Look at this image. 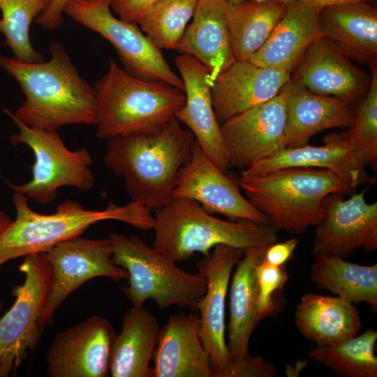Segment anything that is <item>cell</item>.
Listing matches in <instances>:
<instances>
[{
	"instance_id": "cell-1",
	"label": "cell",
	"mask_w": 377,
	"mask_h": 377,
	"mask_svg": "<svg viewBox=\"0 0 377 377\" xmlns=\"http://www.w3.org/2000/svg\"><path fill=\"white\" fill-rule=\"evenodd\" d=\"M47 62L29 63L0 55V68L20 84L25 99L11 113L12 119L27 126L57 131L68 124L97 123L94 87L79 73L64 46L50 45Z\"/></svg>"
},
{
	"instance_id": "cell-2",
	"label": "cell",
	"mask_w": 377,
	"mask_h": 377,
	"mask_svg": "<svg viewBox=\"0 0 377 377\" xmlns=\"http://www.w3.org/2000/svg\"><path fill=\"white\" fill-rule=\"evenodd\" d=\"M195 142L193 133L173 117L148 130L107 140L104 163L123 177L132 201L156 210L172 198Z\"/></svg>"
},
{
	"instance_id": "cell-3",
	"label": "cell",
	"mask_w": 377,
	"mask_h": 377,
	"mask_svg": "<svg viewBox=\"0 0 377 377\" xmlns=\"http://www.w3.org/2000/svg\"><path fill=\"white\" fill-rule=\"evenodd\" d=\"M13 200L16 218L0 235V266L30 253H45L101 221L117 220L145 230L152 229L154 223L149 209L134 201L119 206L110 200L105 209L93 210L67 199L54 213L43 214L34 211L20 191L14 192Z\"/></svg>"
},
{
	"instance_id": "cell-4",
	"label": "cell",
	"mask_w": 377,
	"mask_h": 377,
	"mask_svg": "<svg viewBox=\"0 0 377 377\" xmlns=\"http://www.w3.org/2000/svg\"><path fill=\"white\" fill-rule=\"evenodd\" d=\"M239 186L252 205L264 214L278 231L299 235L325 217L323 199L332 193L353 188L324 168L289 167L261 175H241Z\"/></svg>"
},
{
	"instance_id": "cell-5",
	"label": "cell",
	"mask_w": 377,
	"mask_h": 377,
	"mask_svg": "<svg viewBox=\"0 0 377 377\" xmlns=\"http://www.w3.org/2000/svg\"><path fill=\"white\" fill-rule=\"evenodd\" d=\"M152 229L153 246L175 263L187 261L197 252L207 255L219 244L244 251L278 241V230L271 225L224 221L212 216L198 202L184 198H172L156 209Z\"/></svg>"
},
{
	"instance_id": "cell-6",
	"label": "cell",
	"mask_w": 377,
	"mask_h": 377,
	"mask_svg": "<svg viewBox=\"0 0 377 377\" xmlns=\"http://www.w3.org/2000/svg\"><path fill=\"white\" fill-rule=\"evenodd\" d=\"M96 136L108 140L161 125L184 105V91L161 82L139 79L113 60L94 87Z\"/></svg>"
},
{
	"instance_id": "cell-7",
	"label": "cell",
	"mask_w": 377,
	"mask_h": 377,
	"mask_svg": "<svg viewBox=\"0 0 377 377\" xmlns=\"http://www.w3.org/2000/svg\"><path fill=\"white\" fill-rule=\"evenodd\" d=\"M109 238L114 264L128 272V285L121 290L133 307L142 306L151 299L159 309L176 305L197 311L207 290L204 275L184 271L138 236L112 232Z\"/></svg>"
},
{
	"instance_id": "cell-8",
	"label": "cell",
	"mask_w": 377,
	"mask_h": 377,
	"mask_svg": "<svg viewBox=\"0 0 377 377\" xmlns=\"http://www.w3.org/2000/svg\"><path fill=\"white\" fill-rule=\"evenodd\" d=\"M19 270L24 281L13 288L15 301L0 318V377L16 376L28 351L37 347L43 330L41 315L52 288V267L43 253L24 256Z\"/></svg>"
},
{
	"instance_id": "cell-9",
	"label": "cell",
	"mask_w": 377,
	"mask_h": 377,
	"mask_svg": "<svg viewBox=\"0 0 377 377\" xmlns=\"http://www.w3.org/2000/svg\"><path fill=\"white\" fill-rule=\"evenodd\" d=\"M13 121L18 131L10 136L11 143L27 145L32 150L35 160L31 179L21 185L8 183L11 189L46 205L57 198L58 189L62 186H71L83 191L93 188L95 178L90 169L93 160L87 149L71 151L57 131L31 128Z\"/></svg>"
},
{
	"instance_id": "cell-10",
	"label": "cell",
	"mask_w": 377,
	"mask_h": 377,
	"mask_svg": "<svg viewBox=\"0 0 377 377\" xmlns=\"http://www.w3.org/2000/svg\"><path fill=\"white\" fill-rule=\"evenodd\" d=\"M112 0L68 3L64 13L87 29L99 34L116 50L124 70L139 79L161 82L184 91V84L170 68L162 52L135 23L116 18Z\"/></svg>"
},
{
	"instance_id": "cell-11",
	"label": "cell",
	"mask_w": 377,
	"mask_h": 377,
	"mask_svg": "<svg viewBox=\"0 0 377 377\" xmlns=\"http://www.w3.org/2000/svg\"><path fill=\"white\" fill-rule=\"evenodd\" d=\"M43 253L52 271L51 291L40 318L43 328L52 323L57 309L86 281L98 276L109 277L116 283L128 279V272L113 261L109 237L93 239L78 236Z\"/></svg>"
},
{
	"instance_id": "cell-12",
	"label": "cell",
	"mask_w": 377,
	"mask_h": 377,
	"mask_svg": "<svg viewBox=\"0 0 377 377\" xmlns=\"http://www.w3.org/2000/svg\"><path fill=\"white\" fill-rule=\"evenodd\" d=\"M286 101L283 90L272 98L222 123L230 167L245 170L286 149Z\"/></svg>"
},
{
	"instance_id": "cell-13",
	"label": "cell",
	"mask_w": 377,
	"mask_h": 377,
	"mask_svg": "<svg viewBox=\"0 0 377 377\" xmlns=\"http://www.w3.org/2000/svg\"><path fill=\"white\" fill-rule=\"evenodd\" d=\"M242 250L219 244L196 263L198 272L207 281L205 294L197 304L199 334L209 353L213 377H230L232 359L225 338V303L230 277Z\"/></svg>"
},
{
	"instance_id": "cell-14",
	"label": "cell",
	"mask_w": 377,
	"mask_h": 377,
	"mask_svg": "<svg viewBox=\"0 0 377 377\" xmlns=\"http://www.w3.org/2000/svg\"><path fill=\"white\" fill-rule=\"evenodd\" d=\"M365 192L344 199L332 193L323 201L324 219L316 226L312 254L324 253L346 259L358 250L377 249V202L367 203Z\"/></svg>"
},
{
	"instance_id": "cell-15",
	"label": "cell",
	"mask_w": 377,
	"mask_h": 377,
	"mask_svg": "<svg viewBox=\"0 0 377 377\" xmlns=\"http://www.w3.org/2000/svg\"><path fill=\"white\" fill-rule=\"evenodd\" d=\"M116 332L93 315L57 334L45 355L50 377H108Z\"/></svg>"
},
{
	"instance_id": "cell-16",
	"label": "cell",
	"mask_w": 377,
	"mask_h": 377,
	"mask_svg": "<svg viewBox=\"0 0 377 377\" xmlns=\"http://www.w3.org/2000/svg\"><path fill=\"white\" fill-rule=\"evenodd\" d=\"M371 80V75L355 65L334 42L318 37L300 59L290 82L352 106L366 96Z\"/></svg>"
},
{
	"instance_id": "cell-17",
	"label": "cell",
	"mask_w": 377,
	"mask_h": 377,
	"mask_svg": "<svg viewBox=\"0 0 377 377\" xmlns=\"http://www.w3.org/2000/svg\"><path fill=\"white\" fill-rule=\"evenodd\" d=\"M172 198L194 200L208 213L223 214L232 221L270 225L268 218L242 195L196 140L190 161L180 170Z\"/></svg>"
},
{
	"instance_id": "cell-18",
	"label": "cell",
	"mask_w": 377,
	"mask_h": 377,
	"mask_svg": "<svg viewBox=\"0 0 377 377\" xmlns=\"http://www.w3.org/2000/svg\"><path fill=\"white\" fill-rule=\"evenodd\" d=\"M175 66L184 84L186 100L175 118L193 133L208 158L226 173L230 167L223 138L212 105L207 68L191 55L179 54Z\"/></svg>"
},
{
	"instance_id": "cell-19",
	"label": "cell",
	"mask_w": 377,
	"mask_h": 377,
	"mask_svg": "<svg viewBox=\"0 0 377 377\" xmlns=\"http://www.w3.org/2000/svg\"><path fill=\"white\" fill-rule=\"evenodd\" d=\"M290 73L260 67L249 60L234 61L213 82L211 95L221 125L229 118L274 97Z\"/></svg>"
},
{
	"instance_id": "cell-20",
	"label": "cell",
	"mask_w": 377,
	"mask_h": 377,
	"mask_svg": "<svg viewBox=\"0 0 377 377\" xmlns=\"http://www.w3.org/2000/svg\"><path fill=\"white\" fill-rule=\"evenodd\" d=\"M198 313L170 315L160 329L152 377H213L209 353L199 334Z\"/></svg>"
},
{
	"instance_id": "cell-21",
	"label": "cell",
	"mask_w": 377,
	"mask_h": 377,
	"mask_svg": "<svg viewBox=\"0 0 377 377\" xmlns=\"http://www.w3.org/2000/svg\"><path fill=\"white\" fill-rule=\"evenodd\" d=\"M226 0H197L191 23L174 50L193 56L208 70V82L234 61Z\"/></svg>"
},
{
	"instance_id": "cell-22",
	"label": "cell",
	"mask_w": 377,
	"mask_h": 377,
	"mask_svg": "<svg viewBox=\"0 0 377 377\" xmlns=\"http://www.w3.org/2000/svg\"><path fill=\"white\" fill-rule=\"evenodd\" d=\"M320 147L304 145L287 148L243 170L241 175H261L289 167L327 169L353 189L366 179L367 166L360 155L341 133L327 134Z\"/></svg>"
},
{
	"instance_id": "cell-23",
	"label": "cell",
	"mask_w": 377,
	"mask_h": 377,
	"mask_svg": "<svg viewBox=\"0 0 377 377\" xmlns=\"http://www.w3.org/2000/svg\"><path fill=\"white\" fill-rule=\"evenodd\" d=\"M320 37L334 42L352 61L377 66V7L370 0L323 7Z\"/></svg>"
},
{
	"instance_id": "cell-24",
	"label": "cell",
	"mask_w": 377,
	"mask_h": 377,
	"mask_svg": "<svg viewBox=\"0 0 377 377\" xmlns=\"http://www.w3.org/2000/svg\"><path fill=\"white\" fill-rule=\"evenodd\" d=\"M286 101V149L304 146L332 128L352 126L355 111L346 102L313 93L290 81L283 87Z\"/></svg>"
},
{
	"instance_id": "cell-25",
	"label": "cell",
	"mask_w": 377,
	"mask_h": 377,
	"mask_svg": "<svg viewBox=\"0 0 377 377\" xmlns=\"http://www.w3.org/2000/svg\"><path fill=\"white\" fill-rule=\"evenodd\" d=\"M320 9L302 0L289 3L265 43L249 61L260 67L291 73L306 50L320 37Z\"/></svg>"
},
{
	"instance_id": "cell-26",
	"label": "cell",
	"mask_w": 377,
	"mask_h": 377,
	"mask_svg": "<svg viewBox=\"0 0 377 377\" xmlns=\"http://www.w3.org/2000/svg\"><path fill=\"white\" fill-rule=\"evenodd\" d=\"M269 246H255L244 251L243 256L235 265L230 288L227 342L232 364L250 356L249 343L251 334L258 323L265 318L258 308V289L255 267L263 259Z\"/></svg>"
},
{
	"instance_id": "cell-27",
	"label": "cell",
	"mask_w": 377,
	"mask_h": 377,
	"mask_svg": "<svg viewBox=\"0 0 377 377\" xmlns=\"http://www.w3.org/2000/svg\"><path fill=\"white\" fill-rule=\"evenodd\" d=\"M295 323L304 337L318 346L344 341L357 336L362 327L360 312L353 302L312 293L301 297Z\"/></svg>"
},
{
	"instance_id": "cell-28",
	"label": "cell",
	"mask_w": 377,
	"mask_h": 377,
	"mask_svg": "<svg viewBox=\"0 0 377 377\" xmlns=\"http://www.w3.org/2000/svg\"><path fill=\"white\" fill-rule=\"evenodd\" d=\"M156 317L143 306L124 313L114 338L110 362L112 377H152V361L159 337Z\"/></svg>"
},
{
	"instance_id": "cell-29",
	"label": "cell",
	"mask_w": 377,
	"mask_h": 377,
	"mask_svg": "<svg viewBox=\"0 0 377 377\" xmlns=\"http://www.w3.org/2000/svg\"><path fill=\"white\" fill-rule=\"evenodd\" d=\"M311 281L353 303L366 302L377 308V264L362 265L324 253L313 256Z\"/></svg>"
},
{
	"instance_id": "cell-30",
	"label": "cell",
	"mask_w": 377,
	"mask_h": 377,
	"mask_svg": "<svg viewBox=\"0 0 377 377\" xmlns=\"http://www.w3.org/2000/svg\"><path fill=\"white\" fill-rule=\"evenodd\" d=\"M287 6L276 1L229 3L228 20L235 61L249 60L265 43Z\"/></svg>"
},
{
	"instance_id": "cell-31",
	"label": "cell",
	"mask_w": 377,
	"mask_h": 377,
	"mask_svg": "<svg viewBox=\"0 0 377 377\" xmlns=\"http://www.w3.org/2000/svg\"><path fill=\"white\" fill-rule=\"evenodd\" d=\"M376 331L367 329L359 336L334 345H316L308 356L339 377H376Z\"/></svg>"
},
{
	"instance_id": "cell-32",
	"label": "cell",
	"mask_w": 377,
	"mask_h": 377,
	"mask_svg": "<svg viewBox=\"0 0 377 377\" xmlns=\"http://www.w3.org/2000/svg\"><path fill=\"white\" fill-rule=\"evenodd\" d=\"M49 0H0V33L14 57L29 63L44 61L32 46L29 38L31 22L47 6Z\"/></svg>"
},
{
	"instance_id": "cell-33",
	"label": "cell",
	"mask_w": 377,
	"mask_h": 377,
	"mask_svg": "<svg viewBox=\"0 0 377 377\" xmlns=\"http://www.w3.org/2000/svg\"><path fill=\"white\" fill-rule=\"evenodd\" d=\"M196 3L197 0H161L136 24L158 49L173 50L193 17Z\"/></svg>"
},
{
	"instance_id": "cell-34",
	"label": "cell",
	"mask_w": 377,
	"mask_h": 377,
	"mask_svg": "<svg viewBox=\"0 0 377 377\" xmlns=\"http://www.w3.org/2000/svg\"><path fill=\"white\" fill-rule=\"evenodd\" d=\"M369 89L359 105L351 126L341 133L366 165L377 169V66L370 68Z\"/></svg>"
},
{
	"instance_id": "cell-35",
	"label": "cell",
	"mask_w": 377,
	"mask_h": 377,
	"mask_svg": "<svg viewBox=\"0 0 377 377\" xmlns=\"http://www.w3.org/2000/svg\"><path fill=\"white\" fill-rule=\"evenodd\" d=\"M255 271L258 289V311L264 318L274 316L278 309L274 294L283 289L288 279L286 266H276L263 259L256 266Z\"/></svg>"
},
{
	"instance_id": "cell-36",
	"label": "cell",
	"mask_w": 377,
	"mask_h": 377,
	"mask_svg": "<svg viewBox=\"0 0 377 377\" xmlns=\"http://www.w3.org/2000/svg\"><path fill=\"white\" fill-rule=\"evenodd\" d=\"M161 0H112L111 8L119 19L135 23L151 6Z\"/></svg>"
},
{
	"instance_id": "cell-37",
	"label": "cell",
	"mask_w": 377,
	"mask_h": 377,
	"mask_svg": "<svg viewBox=\"0 0 377 377\" xmlns=\"http://www.w3.org/2000/svg\"><path fill=\"white\" fill-rule=\"evenodd\" d=\"M86 0H49L46 8L35 19V22L47 30L57 29L64 21L65 6L70 2Z\"/></svg>"
},
{
	"instance_id": "cell-38",
	"label": "cell",
	"mask_w": 377,
	"mask_h": 377,
	"mask_svg": "<svg viewBox=\"0 0 377 377\" xmlns=\"http://www.w3.org/2000/svg\"><path fill=\"white\" fill-rule=\"evenodd\" d=\"M298 244L295 238H291L283 242H275L266 249L263 260L276 266L284 265L292 257Z\"/></svg>"
},
{
	"instance_id": "cell-39",
	"label": "cell",
	"mask_w": 377,
	"mask_h": 377,
	"mask_svg": "<svg viewBox=\"0 0 377 377\" xmlns=\"http://www.w3.org/2000/svg\"><path fill=\"white\" fill-rule=\"evenodd\" d=\"M312 6H314L318 8H321L325 6L340 5L348 3L356 2L362 0H302Z\"/></svg>"
},
{
	"instance_id": "cell-40",
	"label": "cell",
	"mask_w": 377,
	"mask_h": 377,
	"mask_svg": "<svg viewBox=\"0 0 377 377\" xmlns=\"http://www.w3.org/2000/svg\"><path fill=\"white\" fill-rule=\"evenodd\" d=\"M12 222L11 219L6 213L0 211V235Z\"/></svg>"
},
{
	"instance_id": "cell-41",
	"label": "cell",
	"mask_w": 377,
	"mask_h": 377,
	"mask_svg": "<svg viewBox=\"0 0 377 377\" xmlns=\"http://www.w3.org/2000/svg\"><path fill=\"white\" fill-rule=\"evenodd\" d=\"M229 3H237L244 1H276L288 5L289 3L295 1V0H226Z\"/></svg>"
},
{
	"instance_id": "cell-42",
	"label": "cell",
	"mask_w": 377,
	"mask_h": 377,
	"mask_svg": "<svg viewBox=\"0 0 377 377\" xmlns=\"http://www.w3.org/2000/svg\"><path fill=\"white\" fill-rule=\"evenodd\" d=\"M1 309H2V303H1V302L0 300V311H1Z\"/></svg>"
}]
</instances>
